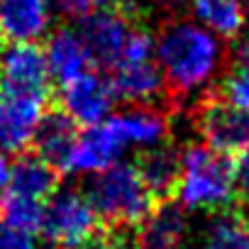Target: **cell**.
<instances>
[{
    "label": "cell",
    "mask_w": 249,
    "mask_h": 249,
    "mask_svg": "<svg viewBox=\"0 0 249 249\" xmlns=\"http://www.w3.org/2000/svg\"><path fill=\"white\" fill-rule=\"evenodd\" d=\"M154 64L171 95L193 100L220 81L227 47L225 39L193 18H174L154 35Z\"/></svg>",
    "instance_id": "1"
},
{
    "label": "cell",
    "mask_w": 249,
    "mask_h": 249,
    "mask_svg": "<svg viewBox=\"0 0 249 249\" xmlns=\"http://www.w3.org/2000/svg\"><path fill=\"white\" fill-rule=\"evenodd\" d=\"M234 161L205 144H188L181 152L174 200L186 213H225L237 196Z\"/></svg>",
    "instance_id": "2"
},
{
    "label": "cell",
    "mask_w": 249,
    "mask_h": 249,
    "mask_svg": "<svg viewBox=\"0 0 249 249\" xmlns=\"http://www.w3.org/2000/svg\"><path fill=\"white\" fill-rule=\"evenodd\" d=\"M100 222L115 230L142 227L154 213V196L147 188L137 164L120 161L90 178L86 191Z\"/></svg>",
    "instance_id": "3"
},
{
    "label": "cell",
    "mask_w": 249,
    "mask_h": 249,
    "mask_svg": "<svg viewBox=\"0 0 249 249\" xmlns=\"http://www.w3.org/2000/svg\"><path fill=\"white\" fill-rule=\"evenodd\" d=\"M100 220L78 188H56L44 203L42 234L59 249H86L98 242Z\"/></svg>",
    "instance_id": "4"
},
{
    "label": "cell",
    "mask_w": 249,
    "mask_h": 249,
    "mask_svg": "<svg viewBox=\"0 0 249 249\" xmlns=\"http://www.w3.org/2000/svg\"><path fill=\"white\" fill-rule=\"evenodd\" d=\"M59 105H61V115H66L76 127L88 130V127L103 124L115 112L117 95L110 78H105L103 73L88 71L61 86Z\"/></svg>",
    "instance_id": "5"
},
{
    "label": "cell",
    "mask_w": 249,
    "mask_h": 249,
    "mask_svg": "<svg viewBox=\"0 0 249 249\" xmlns=\"http://www.w3.org/2000/svg\"><path fill=\"white\" fill-rule=\"evenodd\" d=\"M198 132L203 144L225 157H239L249 149V110L234 107L227 100H208L198 110Z\"/></svg>",
    "instance_id": "6"
},
{
    "label": "cell",
    "mask_w": 249,
    "mask_h": 249,
    "mask_svg": "<svg viewBox=\"0 0 249 249\" xmlns=\"http://www.w3.org/2000/svg\"><path fill=\"white\" fill-rule=\"evenodd\" d=\"M110 130L124 152H152L164 147L171 135V120L154 105H130L107 117Z\"/></svg>",
    "instance_id": "7"
},
{
    "label": "cell",
    "mask_w": 249,
    "mask_h": 249,
    "mask_svg": "<svg viewBox=\"0 0 249 249\" xmlns=\"http://www.w3.org/2000/svg\"><path fill=\"white\" fill-rule=\"evenodd\" d=\"M49 69L39 44H5L0 52V93L47 95Z\"/></svg>",
    "instance_id": "8"
},
{
    "label": "cell",
    "mask_w": 249,
    "mask_h": 249,
    "mask_svg": "<svg viewBox=\"0 0 249 249\" xmlns=\"http://www.w3.org/2000/svg\"><path fill=\"white\" fill-rule=\"evenodd\" d=\"M47 117V95L0 93V149L20 154L30 144Z\"/></svg>",
    "instance_id": "9"
},
{
    "label": "cell",
    "mask_w": 249,
    "mask_h": 249,
    "mask_svg": "<svg viewBox=\"0 0 249 249\" xmlns=\"http://www.w3.org/2000/svg\"><path fill=\"white\" fill-rule=\"evenodd\" d=\"M132 30H135V25L130 22V18L124 13H120L115 8H98L81 22L78 32L86 42L90 61L115 69Z\"/></svg>",
    "instance_id": "10"
},
{
    "label": "cell",
    "mask_w": 249,
    "mask_h": 249,
    "mask_svg": "<svg viewBox=\"0 0 249 249\" xmlns=\"http://www.w3.org/2000/svg\"><path fill=\"white\" fill-rule=\"evenodd\" d=\"M54 15V0H0V39L37 44L52 35Z\"/></svg>",
    "instance_id": "11"
},
{
    "label": "cell",
    "mask_w": 249,
    "mask_h": 249,
    "mask_svg": "<svg viewBox=\"0 0 249 249\" xmlns=\"http://www.w3.org/2000/svg\"><path fill=\"white\" fill-rule=\"evenodd\" d=\"M124 154L127 152L122 149V144L117 142L115 132L110 130V124L105 120L98 127H88V130L78 132L76 144L64 164V174L93 178V176L107 171L110 166L120 164Z\"/></svg>",
    "instance_id": "12"
},
{
    "label": "cell",
    "mask_w": 249,
    "mask_h": 249,
    "mask_svg": "<svg viewBox=\"0 0 249 249\" xmlns=\"http://www.w3.org/2000/svg\"><path fill=\"white\" fill-rule=\"evenodd\" d=\"M44 59H47L52 81H56L59 86L88 73L90 64H93L81 32L73 27L52 30V35L47 37V44H44Z\"/></svg>",
    "instance_id": "13"
},
{
    "label": "cell",
    "mask_w": 249,
    "mask_h": 249,
    "mask_svg": "<svg viewBox=\"0 0 249 249\" xmlns=\"http://www.w3.org/2000/svg\"><path fill=\"white\" fill-rule=\"evenodd\" d=\"M110 83L115 88L117 100H124L127 105H152L166 90L164 78L154 61L117 64L112 69Z\"/></svg>",
    "instance_id": "14"
},
{
    "label": "cell",
    "mask_w": 249,
    "mask_h": 249,
    "mask_svg": "<svg viewBox=\"0 0 249 249\" xmlns=\"http://www.w3.org/2000/svg\"><path fill=\"white\" fill-rule=\"evenodd\" d=\"M191 18L220 39H239L249 22L247 0H188Z\"/></svg>",
    "instance_id": "15"
},
{
    "label": "cell",
    "mask_w": 249,
    "mask_h": 249,
    "mask_svg": "<svg viewBox=\"0 0 249 249\" xmlns=\"http://www.w3.org/2000/svg\"><path fill=\"white\" fill-rule=\"evenodd\" d=\"M54 191H56V171L39 157L22 154L10 164V176L3 193L47 203Z\"/></svg>",
    "instance_id": "16"
},
{
    "label": "cell",
    "mask_w": 249,
    "mask_h": 249,
    "mask_svg": "<svg viewBox=\"0 0 249 249\" xmlns=\"http://www.w3.org/2000/svg\"><path fill=\"white\" fill-rule=\"evenodd\" d=\"M191 222L183 208L159 205L142 225V244L144 249H181L188 239Z\"/></svg>",
    "instance_id": "17"
},
{
    "label": "cell",
    "mask_w": 249,
    "mask_h": 249,
    "mask_svg": "<svg viewBox=\"0 0 249 249\" xmlns=\"http://www.w3.org/2000/svg\"><path fill=\"white\" fill-rule=\"evenodd\" d=\"M76 124L61 115V112H54V115H47L42 127L35 137V147H37V157L42 161H47L54 171H64V164L76 144Z\"/></svg>",
    "instance_id": "18"
},
{
    "label": "cell",
    "mask_w": 249,
    "mask_h": 249,
    "mask_svg": "<svg viewBox=\"0 0 249 249\" xmlns=\"http://www.w3.org/2000/svg\"><path fill=\"white\" fill-rule=\"evenodd\" d=\"M178 164H181V152L166 144L142 154L137 169L154 198L174 196V188L178 181Z\"/></svg>",
    "instance_id": "19"
},
{
    "label": "cell",
    "mask_w": 249,
    "mask_h": 249,
    "mask_svg": "<svg viewBox=\"0 0 249 249\" xmlns=\"http://www.w3.org/2000/svg\"><path fill=\"white\" fill-rule=\"evenodd\" d=\"M198 249H249V222L234 213L215 215L205 225Z\"/></svg>",
    "instance_id": "20"
},
{
    "label": "cell",
    "mask_w": 249,
    "mask_h": 249,
    "mask_svg": "<svg viewBox=\"0 0 249 249\" xmlns=\"http://www.w3.org/2000/svg\"><path fill=\"white\" fill-rule=\"evenodd\" d=\"M0 220H3L5 227L32 237L35 232H42L44 203L3 193V198H0Z\"/></svg>",
    "instance_id": "21"
},
{
    "label": "cell",
    "mask_w": 249,
    "mask_h": 249,
    "mask_svg": "<svg viewBox=\"0 0 249 249\" xmlns=\"http://www.w3.org/2000/svg\"><path fill=\"white\" fill-rule=\"evenodd\" d=\"M154 35L144 27H135L127 44H124V52L120 56L117 64H140V61H154ZM115 64V66H117Z\"/></svg>",
    "instance_id": "22"
},
{
    "label": "cell",
    "mask_w": 249,
    "mask_h": 249,
    "mask_svg": "<svg viewBox=\"0 0 249 249\" xmlns=\"http://www.w3.org/2000/svg\"><path fill=\"white\" fill-rule=\"evenodd\" d=\"M222 100L234 107L249 110V69H234L222 78Z\"/></svg>",
    "instance_id": "23"
},
{
    "label": "cell",
    "mask_w": 249,
    "mask_h": 249,
    "mask_svg": "<svg viewBox=\"0 0 249 249\" xmlns=\"http://www.w3.org/2000/svg\"><path fill=\"white\" fill-rule=\"evenodd\" d=\"M54 10L59 15H64L66 20L83 22L90 13L98 10V5H95V0H54Z\"/></svg>",
    "instance_id": "24"
},
{
    "label": "cell",
    "mask_w": 249,
    "mask_h": 249,
    "mask_svg": "<svg viewBox=\"0 0 249 249\" xmlns=\"http://www.w3.org/2000/svg\"><path fill=\"white\" fill-rule=\"evenodd\" d=\"M0 249H37L30 234L0 225Z\"/></svg>",
    "instance_id": "25"
},
{
    "label": "cell",
    "mask_w": 249,
    "mask_h": 249,
    "mask_svg": "<svg viewBox=\"0 0 249 249\" xmlns=\"http://www.w3.org/2000/svg\"><path fill=\"white\" fill-rule=\"evenodd\" d=\"M234 178H237V188L249 196V149H244L237 161H234Z\"/></svg>",
    "instance_id": "26"
},
{
    "label": "cell",
    "mask_w": 249,
    "mask_h": 249,
    "mask_svg": "<svg viewBox=\"0 0 249 249\" xmlns=\"http://www.w3.org/2000/svg\"><path fill=\"white\" fill-rule=\"evenodd\" d=\"M8 176H10V161H8L5 152L0 149V191L5 188V183H8Z\"/></svg>",
    "instance_id": "27"
},
{
    "label": "cell",
    "mask_w": 249,
    "mask_h": 249,
    "mask_svg": "<svg viewBox=\"0 0 249 249\" xmlns=\"http://www.w3.org/2000/svg\"><path fill=\"white\" fill-rule=\"evenodd\" d=\"M147 5H157V8H166V5H174L176 0H142Z\"/></svg>",
    "instance_id": "28"
},
{
    "label": "cell",
    "mask_w": 249,
    "mask_h": 249,
    "mask_svg": "<svg viewBox=\"0 0 249 249\" xmlns=\"http://www.w3.org/2000/svg\"><path fill=\"white\" fill-rule=\"evenodd\" d=\"M110 3H115V0H95V5H98V8H107Z\"/></svg>",
    "instance_id": "29"
},
{
    "label": "cell",
    "mask_w": 249,
    "mask_h": 249,
    "mask_svg": "<svg viewBox=\"0 0 249 249\" xmlns=\"http://www.w3.org/2000/svg\"><path fill=\"white\" fill-rule=\"evenodd\" d=\"M107 249H110V247H107Z\"/></svg>",
    "instance_id": "30"
}]
</instances>
